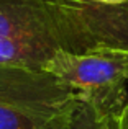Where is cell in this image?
<instances>
[{"mask_svg": "<svg viewBox=\"0 0 128 129\" xmlns=\"http://www.w3.org/2000/svg\"><path fill=\"white\" fill-rule=\"evenodd\" d=\"M128 51V3L0 0V64L41 69L56 52Z\"/></svg>", "mask_w": 128, "mask_h": 129, "instance_id": "6da1fadb", "label": "cell"}, {"mask_svg": "<svg viewBox=\"0 0 128 129\" xmlns=\"http://www.w3.org/2000/svg\"><path fill=\"white\" fill-rule=\"evenodd\" d=\"M80 96L41 69L0 64V129H66Z\"/></svg>", "mask_w": 128, "mask_h": 129, "instance_id": "7a4b0ae2", "label": "cell"}, {"mask_svg": "<svg viewBox=\"0 0 128 129\" xmlns=\"http://www.w3.org/2000/svg\"><path fill=\"white\" fill-rule=\"evenodd\" d=\"M41 70L72 87L105 121H115L128 106V51L99 49L84 54L56 51Z\"/></svg>", "mask_w": 128, "mask_h": 129, "instance_id": "3957f363", "label": "cell"}, {"mask_svg": "<svg viewBox=\"0 0 128 129\" xmlns=\"http://www.w3.org/2000/svg\"><path fill=\"white\" fill-rule=\"evenodd\" d=\"M113 121H105L94 111L90 105L80 100L66 129H110Z\"/></svg>", "mask_w": 128, "mask_h": 129, "instance_id": "277c9868", "label": "cell"}, {"mask_svg": "<svg viewBox=\"0 0 128 129\" xmlns=\"http://www.w3.org/2000/svg\"><path fill=\"white\" fill-rule=\"evenodd\" d=\"M110 129H128V106L125 108V111L110 124Z\"/></svg>", "mask_w": 128, "mask_h": 129, "instance_id": "5b68a950", "label": "cell"}, {"mask_svg": "<svg viewBox=\"0 0 128 129\" xmlns=\"http://www.w3.org/2000/svg\"><path fill=\"white\" fill-rule=\"evenodd\" d=\"M94 2L105 3V5H123V3H128V0H94Z\"/></svg>", "mask_w": 128, "mask_h": 129, "instance_id": "8992f818", "label": "cell"}]
</instances>
